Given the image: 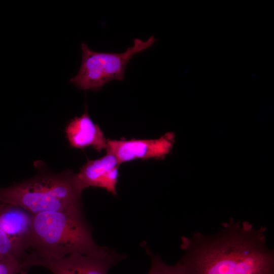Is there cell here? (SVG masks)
I'll use <instances>...</instances> for the list:
<instances>
[{"instance_id": "6da1fadb", "label": "cell", "mask_w": 274, "mask_h": 274, "mask_svg": "<svg viewBox=\"0 0 274 274\" xmlns=\"http://www.w3.org/2000/svg\"><path fill=\"white\" fill-rule=\"evenodd\" d=\"M266 228L230 218L215 234L183 236L179 260L186 274H274V251Z\"/></svg>"}, {"instance_id": "7a4b0ae2", "label": "cell", "mask_w": 274, "mask_h": 274, "mask_svg": "<svg viewBox=\"0 0 274 274\" xmlns=\"http://www.w3.org/2000/svg\"><path fill=\"white\" fill-rule=\"evenodd\" d=\"M98 245L82 211V204L33 215L31 241L27 256L59 259L73 253L97 254Z\"/></svg>"}, {"instance_id": "3957f363", "label": "cell", "mask_w": 274, "mask_h": 274, "mask_svg": "<svg viewBox=\"0 0 274 274\" xmlns=\"http://www.w3.org/2000/svg\"><path fill=\"white\" fill-rule=\"evenodd\" d=\"M35 162L34 177L0 188V202L22 208L32 215L58 211L82 204L76 174L67 169L55 173Z\"/></svg>"}, {"instance_id": "277c9868", "label": "cell", "mask_w": 274, "mask_h": 274, "mask_svg": "<svg viewBox=\"0 0 274 274\" xmlns=\"http://www.w3.org/2000/svg\"><path fill=\"white\" fill-rule=\"evenodd\" d=\"M156 40L153 36L146 41L134 39L133 46L121 53L95 52L83 42L81 64L70 82L80 89L98 91L111 81H122L126 65L133 55L150 47Z\"/></svg>"}, {"instance_id": "5b68a950", "label": "cell", "mask_w": 274, "mask_h": 274, "mask_svg": "<svg viewBox=\"0 0 274 274\" xmlns=\"http://www.w3.org/2000/svg\"><path fill=\"white\" fill-rule=\"evenodd\" d=\"M125 259V255L107 247L97 254L73 253L59 259L27 256L23 267L26 272L32 266H40L53 274H108L113 266Z\"/></svg>"}, {"instance_id": "8992f818", "label": "cell", "mask_w": 274, "mask_h": 274, "mask_svg": "<svg viewBox=\"0 0 274 274\" xmlns=\"http://www.w3.org/2000/svg\"><path fill=\"white\" fill-rule=\"evenodd\" d=\"M32 218L22 208L0 202V253L22 265L30 251Z\"/></svg>"}, {"instance_id": "52a82bcc", "label": "cell", "mask_w": 274, "mask_h": 274, "mask_svg": "<svg viewBox=\"0 0 274 274\" xmlns=\"http://www.w3.org/2000/svg\"><path fill=\"white\" fill-rule=\"evenodd\" d=\"M174 133L168 132L157 139H108L107 153L114 155L120 164L135 159H162L172 150Z\"/></svg>"}, {"instance_id": "ba28073f", "label": "cell", "mask_w": 274, "mask_h": 274, "mask_svg": "<svg viewBox=\"0 0 274 274\" xmlns=\"http://www.w3.org/2000/svg\"><path fill=\"white\" fill-rule=\"evenodd\" d=\"M120 164L116 158L108 153L98 159L88 160L76 174L81 190L89 187H99L116 195Z\"/></svg>"}, {"instance_id": "9c48e42d", "label": "cell", "mask_w": 274, "mask_h": 274, "mask_svg": "<svg viewBox=\"0 0 274 274\" xmlns=\"http://www.w3.org/2000/svg\"><path fill=\"white\" fill-rule=\"evenodd\" d=\"M65 132L72 148L82 149L91 146L98 152L107 148L108 139L86 109L81 116L74 117L68 123Z\"/></svg>"}, {"instance_id": "30bf717a", "label": "cell", "mask_w": 274, "mask_h": 274, "mask_svg": "<svg viewBox=\"0 0 274 274\" xmlns=\"http://www.w3.org/2000/svg\"><path fill=\"white\" fill-rule=\"evenodd\" d=\"M146 251L151 259V266L147 274H186L179 261L174 264H168L161 257L154 255L149 249Z\"/></svg>"}, {"instance_id": "8fae6325", "label": "cell", "mask_w": 274, "mask_h": 274, "mask_svg": "<svg viewBox=\"0 0 274 274\" xmlns=\"http://www.w3.org/2000/svg\"><path fill=\"white\" fill-rule=\"evenodd\" d=\"M25 274L22 264L19 261L0 253V274Z\"/></svg>"}]
</instances>
